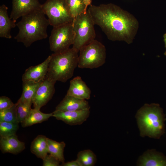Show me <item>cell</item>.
Here are the masks:
<instances>
[{"mask_svg":"<svg viewBox=\"0 0 166 166\" xmlns=\"http://www.w3.org/2000/svg\"><path fill=\"white\" fill-rule=\"evenodd\" d=\"M88 10L95 25L100 27L109 39L128 44L132 42L139 23L132 14L112 3L91 5Z\"/></svg>","mask_w":166,"mask_h":166,"instance_id":"1","label":"cell"},{"mask_svg":"<svg viewBox=\"0 0 166 166\" xmlns=\"http://www.w3.org/2000/svg\"><path fill=\"white\" fill-rule=\"evenodd\" d=\"M16 25L19 32L14 39L23 43L26 47L36 41L46 38L48 36L47 29L50 25L42 9L22 16Z\"/></svg>","mask_w":166,"mask_h":166,"instance_id":"2","label":"cell"},{"mask_svg":"<svg viewBox=\"0 0 166 166\" xmlns=\"http://www.w3.org/2000/svg\"><path fill=\"white\" fill-rule=\"evenodd\" d=\"M135 117L141 136L159 139L165 133L166 118L159 104H145Z\"/></svg>","mask_w":166,"mask_h":166,"instance_id":"3","label":"cell"},{"mask_svg":"<svg viewBox=\"0 0 166 166\" xmlns=\"http://www.w3.org/2000/svg\"><path fill=\"white\" fill-rule=\"evenodd\" d=\"M78 53L72 47L62 52L52 54L45 77L56 81L66 82L72 77L78 66Z\"/></svg>","mask_w":166,"mask_h":166,"instance_id":"4","label":"cell"},{"mask_svg":"<svg viewBox=\"0 0 166 166\" xmlns=\"http://www.w3.org/2000/svg\"><path fill=\"white\" fill-rule=\"evenodd\" d=\"M94 25L88 9L74 18L73 26L75 38L72 48L77 52L82 47L95 39Z\"/></svg>","mask_w":166,"mask_h":166,"instance_id":"5","label":"cell"},{"mask_svg":"<svg viewBox=\"0 0 166 166\" xmlns=\"http://www.w3.org/2000/svg\"><path fill=\"white\" fill-rule=\"evenodd\" d=\"M79 52L77 66L79 68H96L102 65L105 62V47L96 40L82 47Z\"/></svg>","mask_w":166,"mask_h":166,"instance_id":"6","label":"cell"},{"mask_svg":"<svg viewBox=\"0 0 166 166\" xmlns=\"http://www.w3.org/2000/svg\"><path fill=\"white\" fill-rule=\"evenodd\" d=\"M42 10L53 27L72 22L73 20L65 0H47Z\"/></svg>","mask_w":166,"mask_h":166,"instance_id":"7","label":"cell"},{"mask_svg":"<svg viewBox=\"0 0 166 166\" xmlns=\"http://www.w3.org/2000/svg\"><path fill=\"white\" fill-rule=\"evenodd\" d=\"M74 38L73 22L53 27L49 39L50 49L55 53L65 51L73 45Z\"/></svg>","mask_w":166,"mask_h":166,"instance_id":"8","label":"cell"},{"mask_svg":"<svg viewBox=\"0 0 166 166\" xmlns=\"http://www.w3.org/2000/svg\"><path fill=\"white\" fill-rule=\"evenodd\" d=\"M56 82L45 77L38 87L33 98L34 108L40 109L50 100L55 93Z\"/></svg>","mask_w":166,"mask_h":166,"instance_id":"9","label":"cell"},{"mask_svg":"<svg viewBox=\"0 0 166 166\" xmlns=\"http://www.w3.org/2000/svg\"><path fill=\"white\" fill-rule=\"evenodd\" d=\"M12 3L10 17L15 21L20 17L41 9L42 5L38 0H12Z\"/></svg>","mask_w":166,"mask_h":166,"instance_id":"10","label":"cell"},{"mask_svg":"<svg viewBox=\"0 0 166 166\" xmlns=\"http://www.w3.org/2000/svg\"><path fill=\"white\" fill-rule=\"evenodd\" d=\"M53 117L70 125H81L89 117L90 109L76 111H61L55 110Z\"/></svg>","mask_w":166,"mask_h":166,"instance_id":"11","label":"cell"},{"mask_svg":"<svg viewBox=\"0 0 166 166\" xmlns=\"http://www.w3.org/2000/svg\"><path fill=\"white\" fill-rule=\"evenodd\" d=\"M50 57L49 55L42 63L27 69L22 75V81H30L38 82L43 81L48 72Z\"/></svg>","mask_w":166,"mask_h":166,"instance_id":"12","label":"cell"},{"mask_svg":"<svg viewBox=\"0 0 166 166\" xmlns=\"http://www.w3.org/2000/svg\"><path fill=\"white\" fill-rule=\"evenodd\" d=\"M90 109V105L87 100L66 94L56 107L55 110L76 111Z\"/></svg>","mask_w":166,"mask_h":166,"instance_id":"13","label":"cell"},{"mask_svg":"<svg viewBox=\"0 0 166 166\" xmlns=\"http://www.w3.org/2000/svg\"><path fill=\"white\" fill-rule=\"evenodd\" d=\"M91 91L81 77L77 76L72 79L66 95L88 100L90 98Z\"/></svg>","mask_w":166,"mask_h":166,"instance_id":"14","label":"cell"},{"mask_svg":"<svg viewBox=\"0 0 166 166\" xmlns=\"http://www.w3.org/2000/svg\"><path fill=\"white\" fill-rule=\"evenodd\" d=\"M137 165L166 166V156L155 150H148L139 157Z\"/></svg>","mask_w":166,"mask_h":166,"instance_id":"15","label":"cell"},{"mask_svg":"<svg viewBox=\"0 0 166 166\" xmlns=\"http://www.w3.org/2000/svg\"><path fill=\"white\" fill-rule=\"evenodd\" d=\"M0 148L3 153L17 154L23 151L25 148V143L20 141L15 134L0 138Z\"/></svg>","mask_w":166,"mask_h":166,"instance_id":"16","label":"cell"},{"mask_svg":"<svg viewBox=\"0 0 166 166\" xmlns=\"http://www.w3.org/2000/svg\"><path fill=\"white\" fill-rule=\"evenodd\" d=\"M7 7L4 4L0 6V37L10 39V31L16 26V21L11 19L7 13Z\"/></svg>","mask_w":166,"mask_h":166,"instance_id":"17","label":"cell"},{"mask_svg":"<svg viewBox=\"0 0 166 166\" xmlns=\"http://www.w3.org/2000/svg\"><path fill=\"white\" fill-rule=\"evenodd\" d=\"M30 151L38 158L42 159L49 153L47 137L38 135L31 142Z\"/></svg>","mask_w":166,"mask_h":166,"instance_id":"18","label":"cell"},{"mask_svg":"<svg viewBox=\"0 0 166 166\" xmlns=\"http://www.w3.org/2000/svg\"><path fill=\"white\" fill-rule=\"evenodd\" d=\"M51 117H53V113H44L41 112L40 109L34 108L31 109L28 116L21 123L23 127H25L40 123L47 120Z\"/></svg>","mask_w":166,"mask_h":166,"instance_id":"19","label":"cell"},{"mask_svg":"<svg viewBox=\"0 0 166 166\" xmlns=\"http://www.w3.org/2000/svg\"><path fill=\"white\" fill-rule=\"evenodd\" d=\"M42 81L38 82L30 81H22V93L18 100L31 106L36 91Z\"/></svg>","mask_w":166,"mask_h":166,"instance_id":"20","label":"cell"},{"mask_svg":"<svg viewBox=\"0 0 166 166\" xmlns=\"http://www.w3.org/2000/svg\"><path fill=\"white\" fill-rule=\"evenodd\" d=\"M49 153L53 156L60 162H65L64 156V149L65 144L64 141L58 142L47 138Z\"/></svg>","mask_w":166,"mask_h":166,"instance_id":"21","label":"cell"},{"mask_svg":"<svg viewBox=\"0 0 166 166\" xmlns=\"http://www.w3.org/2000/svg\"><path fill=\"white\" fill-rule=\"evenodd\" d=\"M81 166H93L97 161V156L90 149L80 151L77 155L76 159Z\"/></svg>","mask_w":166,"mask_h":166,"instance_id":"22","label":"cell"},{"mask_svg":"<svg viewBox=\"0 0 166 166\" xmlns=\"http://www.w3.org/2000/svg\"><path fill=\"white\" fill-rule=\"evenodd\" d=\"M66 3L73 17L86 12L87 8L84 0H65Z\"/></svg>","mask_w":166,"mask_h":166,"instance_id":"23","label":"cell"},{"mask_svg":"<svg viewBox=\"0 0 166 166\" xmlns=\"http://www.w3.org/2000/svg\"><path fill=\"white\" fill-rule=\"evenodd\" d=\"M18 123L0 121V136L5 137L15 135L18 128Z\"/></svg>","mask_w":166,"mask_h":166,"instance_id":"24","label":"cell"},{"mask_svg":"<svg viewBox=\"0 0 166 166\" xmlns=\"http://www.w3.org/2000/svg\"><path fill=\"white\" fill-rule=\"evenodd\" d=\"M16 104V112L18 122L22 123L29 114L31 105L18 100Z\"/></svg>","mask_w":166,"mask_h":166,"instance_id":"25","label":"cell"},{"mask_svg":"<svg viewBox=\"0 0 166 166\" xmlns=\"http://www.w3.org/2000/svg\"><path fill=\"white\" fill-rule=\"evenodd\" d=\"M0 121L18 123L17 119L16 103L9 109L0 111Z\"/></svg>","mask_w":166,"mask_h":166,"instance_id":"26","label":"cell"},{"mask_svg":"<svg viewBox=\"0 0 166 166\" xmlns=\"http://www.w3.org/2000/svg\"><path fill=\"white\" fill-rule=\"evenodd\" d=\"M43 166H59L60 162L51 155H47L43 159Z\"/></svg>","mask_w":166,"mask_h":166,"instance_id":"27","label":"cell"},{"mask_svg":"<svg viewBox=\"0 0 166 166\" xmlns=\"http://www.w3.org/2000/svg\"><path fill=\"white\" fill-rule=\"evenodd\" d=\"M14 104L8 97L2 96L0 97V111L9 109L13 106Z\"/></svg>","mask_w":166,"mask_h":166,"instance_id":"28","label":"cell"},{"mask_svg":"<svg viewBox=\"0 0 166 166\" xmlns=\"http://www.w3.org/2000/svg\"><path fill=\"white\" fill-rule=\"evenodd\" d=\"M61 166H81L79 163L76 160L66 162L62 163Z\"/></svg>","mask_w":166,"mask_h":166,"instance_id":"29","label":"cell"},{"mask_svg":"<svg viewBox=\"0 0 166 166\" xmlns=\"http://www.w3.org/2000/svg\"><path fill=\"white\" fill-rule=\"evenodd\" d=\"M86 7L91 5L92 0H84Z\"/></svg>","mask_w":166,"mask_h":166,"instance_id":"30","label":"cell"},{"mask_svg":"<svg viewBox=\"0 0 166 166\" xmlns=\"http://www.w3.org/2000/svg\"><path fill=\"white\" fill-rule=\"evenodd\" d=\"M164 41V42L165 46L166 48V33L165 34L163 35Z\"/></svg>","mask_w":166,"mask_h":166,"instance_id":"31","label":"cell"},{"mask_svg":"<svg viewBox=\"0 0 166 166\" xmlns=\"http://www.w3.org/2000/svg\"><path fill=\"white\" fill-rule=\"evenodd\" d=\"M164 54L166 56V51H165V52L164 53Z\"/></svg>","mask_w":166,"mask_h":166,"instance_id":"32","label":"cell"},{"mask_svg":"<svg viewBox=\"0 0 166 166\" xmlns=\"http://www.w3.org/2000/svg\"><path fill=\"white\" fill-rule=\"evenodd\" d=\"M165 120H166V118H165Z\"/></svg>","mask_w":166,"mask_h":166,"instance_id":"33","label":"cell"}]
</instances>
